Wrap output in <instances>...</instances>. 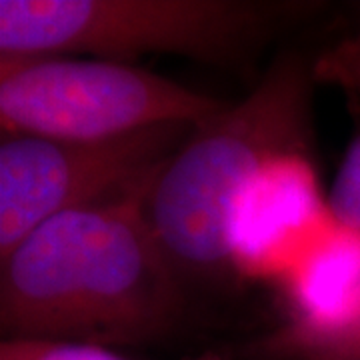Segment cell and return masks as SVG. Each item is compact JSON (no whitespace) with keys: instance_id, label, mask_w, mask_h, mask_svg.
I'll use <instances>...</instances> for the list:
<instances>
[{"instance_id":"6da1fadb","label":"cell","mask_w":360,"mask_h":360,"mask_svg":"<svg viewBox=\"0 0 360 360\" xmlns=\"http://www.w3.org/2000/svg\"><path fill=\"white\" fill-rule=\"evenodd\" d=\"M144 193L63 212L0 257L2 340L144 347L179 326L186 283L144 219Z\"/></svg>"},{"instance_id":"7a4b0ae2","label":"cell","mask_w":360,"mask_h":360,"mask_svg":"<svg viewBox=\"0 0 360 360\" xmlns=\"http://www.w3.org/2000/svg\"><path fill=\"white\" fill-rule=\"evenodd\" d=\"M312 58L298 51L278 54L246 98L196 127L142 196L156 243L186 284L236 276V202L270 162L310 155Z\"/></svg>"},{"instance_id":"3957f363","label":"cell","mask_w":360,"mask_h":360,"mask_svg":"<svg viewBox=\"0 0 360 360\" xmlns=\"http://www.w3.org/2000/svg\"><path fill=\"white\" fill-rule=\"evenodd\" d=\"M324 11L314 0H0V58L167 54L236 68Z\"/></svg>"},{"instance_id":"277c9868","label":"cell","mask_w":360,"mask_h":360,"mask_svg":"<svg viewBox=\"0 0 360 360\" xmlns=\"http://www.w3.org/2000/svg\"><path fill=\"white\" fill-rule=\"evenodd\" d=\"M229 104L134 65L77 58H0V130L103 141L158 124H202Z\"/></svg>"},{"instance_id":"5b68a950","label":"cell","mask_w":360,"mask_h":360,"mask_svg":"<svg viewBox=\"0 0 360 360\" xmlns=\"http://www.w3.org/2000/svg\"><path fill=\"white\" fill-rule=\"evenodd\" d=\"M198 124L174 122L103 141L0 139V257L80 206L144 193Z\"/></svg>"},{"instance_id":"8992f818","label":"cell","mask_w":360,"mask_h":360,"mask_svg":"<svg viewBox=\"0 0 360 360\" xmlns=\"http://www.w3.org/2000/svg\"><path fill=\"white\" fill-rule=\"evenodd\" d=\"M335 226L312 156L290 155L270 162L232 214L236 278L281 286Z\"/></svg>"},{"instance_id":"52a82bcc","label":"cell","mask_w":360,"mask_h":360,"mask_svg":"<svg viewBox=\"0 0 360 360\" xmlns=\"http://www.w3.org/2000/svg\"><path fill=\"white\" fill-rule=\"evenodd\" d=\"M202 360H360V284L336 307L288 321Z\"/></svg>"},{"instance_id":"ba28073f","label":"cell","mask_w":360,"mask_h":360,"mask_svg":"<svg viewBox=\"0 0 360 360\" xmlns=\"http://www.w3.org/2000/svg\"><path fill=\"white\" fill-rule=\"evenodd\" d=\"M360 284V234L336 226L283 283L290 316H316L336 309Z\"/></svg>"},{"instance_id":"9c48e42d","label":"cell","mask_w":360,"mask_h":360,"mask_svg":"<svg viewBox=\"0 0 360 360\" xmlns=\"http://www.w3.org/2000/svg\"><path fill=\"white\" fill-rule=\"evenodd\" d=\"M333 219L360 234V129L348 144L333 186L326 194Z\"/></svg>"},{"instance_id":"30bf717a","label":"cell","mask_w":360,"mask_h":360,"mask_svg":"<svg viewBox=\"0 0 360 360\" xmlns=\"http://www.w3.org/2000/svg\"><path fill=\"white\" fill-rule=\"evenodd\" d=\"M312 77L316 84H330L360 96V30L314 56Z\"/></svg>"},{"instance_id":"8fae6325","label":"cell","mask_w":360,"mask_h":360,"mask_svg":"<svg viewBox=\"0 0 360 360\" xmlns=\"http://www.w3.org/2000/svg\"><path fill=\"white\" fill-rule=\"evenodd\" d=\"M0 360H127L112 348L60 340H2Z\"/></svg>"}]
</instances>
